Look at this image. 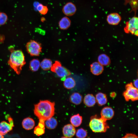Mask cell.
<instances>
[{"mask_svg": "<svg viewBox=\"0 0 138 138\" xmlns=\"http://www.w3.org/2000/svg\"><path fill=\"white\" fill-rule=\"evenodd\" d=\"M55 103L48 100L40 101L34 105V114L39 119L45 121L54 114Z\"/></svg>", "mask_w": 138, "mask_h": 138, "instance_id": "1", "label": "cell"}, {"mask_svg": "<svg viewBox=\"0 0 138 138\" xmlns=\"http://www.w3.org/2000/svg\"><path fill=\"white\" fill-rule=\"evenodd\" d=\"M9 49L11 53L8 64L17 74H19L26 63L24 54L20 50H15L12 48Z\"/></svg>", "mask_w": 138, "mask_h": 138, "instance_id": "2", "label": "cell"}, {"mask_svg": "<svg viewBox=\"0 0 138 138\" xmlns=\"http://www.w3.org/2000/svg\"><path fill=\"white\" fill-rule=\"evenodd\" d=\"M89 126L92 131L95 133L105 132L109 127L105 120L101 118L96 117L92 118L90 120Z\"/></svg>", "mask_w": 138, "mask_h": 138, "instance_id": "3", "label": "cell"}, {"mask_svg": "<svg viewBox=\"0 0 138 138\" xmlns=\"http://www.w3.org/2000/svg\"><path fill=\"white\" fill-rule=\"evenodd\" d=\"M26 46L27 51L31 56H39L42 52L41 44L34 40H31L28 42Z\"/></svg>", "mask_w": 138, "mask_h": 138, "instance_id": "4", "label": "cell"}, {"mask_svg": "<svg viewBox=\"0 0 138 138\" xmlns=\"http://www.w3.org/2000/svg\"><path fill=\"white\" fill-rule=\"evenodd\" d=\"M51 70L55 73L58 76L61 78L65 77L71 74L70 71L62 66L61 62L57 61H55L53 64Z\"/></svg>", "mask_w": 138, "mask_h": 138, "instance_id": "5", "label": "cell"}, {"mask_svg": "<svg viewBox=\"0 0 138 138\" xmlns=\"http://www.w3.org/2000/svg\"><path fill=\"white\" fill-rule=\"evenodd\" d=\"M138 19L134 17L126 23L124 30L126 33H130L136 36L138 35Z\"/></svg>", "mask_w": 138, "mask_h": 138, "instance_id": "6", "label": "cell"}, {"mask_svg": "<svg viewBox=\"0 0 138 138\" xmlns=\"http://www.w3.org/2000/svg\"><path fill=\"white\" fill-rule=\"evenodd\" d=\"M124 96L127 101H132L138 99V90L132 84H128L126 86V90L124 93Z\"/></svg>", "mask_w": 138, "mask_h": 138, "instance_id": "7", "label": "cell"}, {"mask_svg": "<svg viewBox=\"0 0 138 138\" xmlns=\"http://www.w3.org/2000/svg\"><path fill=\"white\" fill-rule=\"evenodd\" d=\"M8 119L9 123L4 121L0 123V133L3 135L11 131L14 126L12 119L10 118H8Z\"/></svg>", "mask_w": 138, "mask_h": 138, "instance_id": "8", "label": "cell"}, {"mask_svg": "<svg viewBox=\"0 0 138 138\" xmlns=\"http://www.w3.org/2000/svg\"><path fill=\"white\" fill-rule=\"evenodd\" d=\"M77 10L75 5L71 2H68L63 6L62 11L64 14L67 16H71L74 15Z\"/></svg>", "mask_w": 138, "mask_h": 138, "instance_id": "9", "label": "cell"}, {"mask_svg": "<svg viewBox=\"0 0 138 138\" xmlns=\"http://www.w3.org/2000/svg\"><path fill=\"white\" fill-rule=\"evenodd\" d=\"M62 132L64 136L71 138L75 135L76 130L75 127L72 124H68L63 127Z\"/></svg>", "mask_w": 138, "mask_h": 138, "instance_id": "10", "label": "cell"}, {"mask_svg": "<svg viewBox=\"0 0 138 138\" xmlns=\"http://www.w3.org/2000/svg\"><path fill=\"white\" fill-rule=\"evenodd\" d=\"M120 15L117 13H112L109 14L107 16V20L108 23L112 25L118 24L121 20Z\"/></svg>", "mask_w": 138, "mask_h": 138, "instance_id": "11", "label": "cell"}, {"mask_svg": "<svg viewBox=\"0 0 138 138\" xmlns=\"http://www.w3.org/2000/svg\"><path fill=\"white\" fill-rule=\"evenodd\" d=\"M114 114V112L112 108L107 107H104L102 109L101 112V118L106 121L112 118Z\"/></svg>", "mask_w": 138, "mask_h": 138, "instance_id": "12", "label": "cell"}, {"mask_svg": "<svg viewBox=\"0 0 138 138\" xmlns=\"http://www.w3.org/2000/svg\"><path fill=\"white\" fill-rule=\"evenodd\" d=\"M103 70V66L98 62H95L90 65L91 72L95 75H98L101 74Z\"/></svg>", "mask_w": 138, "mask_h": 138, "instance_id": "13", "label": "cell"}, {"mask_svg": "<svg viewBox=\"0 0 138 138\" xmlns=\"http://www.w3.org/2000/svg\"><path fill=\"white\" fill-rule=\"evenodd\" d=\"M44 120L39 119L38 125L34 128V133L38 136L43 134L45 132V124Z\"/></svg>", "mask_w": 138, "mask_h": 138, "instance_id": "14", "label": "cell"}, {"mask_svg": "<svg viewBox=\"0 0 138 138\" xmlns=\"http://www.w3.org/2000/svg\"><path fill=\"white\" fill-rule=\"evenodd\" d=\"M22 124L24 129L27 130H29L33 128L35 123L34 120L32 118L27 117L23 120Z\"/></svg>", "mask_w": 138, "mask_h": 138, "instance_id": "15", "label": "cell"}, {"mask_svg": "<svg viewBox=\"0 0 138 138\" xmlns=\"http://www.w3.org/2000/svg\"><path fill=\"white\" fill-rule=\"evenodd\" d=\"M71 21L67 17L65 16L62 18L59 22V26L60 28L62 30H66L70 26Z\"/></svg>", "mask_w": 138, "mask_h": 138, "instance_id": "16", "label": "cell"}, {"mask_svg": "<svg viewBox=\"0 0 138 138\" xmlns=\"http://www.w3.org/2000/svg\"><path fill=\"white\" fill-rule=\"evenodd\" d=\"M84 102L86 106L91 107L95 105L96 100L95 97L93 95L88 94L85 96L84 99Z\"/></svg>", "mask_w": 138, "mask_h": 138, "instance_id": "17", "label": "cell"}, {"mask_svg": "<svg viewBox=\"0 0 138 138\" xmlns=\"http://www.w3.org/2000/svg\"><path fill=\"white\" fill-rule=\"evenodd\" d=\"M82 97L79 93L75 92L72 94L70 96V100L71 102L76 105L80 103L82 100Z\"/></svg>", "mask_w": 138, "mask_h": 138, "instance_id": "18", "label": "cell"}, {"mask_svg": "<svg viewBox=\"0 0 138 138\" xmlns=\"http://www.w3.org/2000/svg\"><path fill=\"white\" fill-rule=\"evenodd\" d=\"M45 126L48 129H55L57 125V120L53 117L50 118L45 120Z\"/></svg>", "mask_w": 138, "mask_h": 138, "instance_id": "19", "label": "cell"}, {"mask_svg": "<svg viewBox=\"0 0 138 138\" xmlns=\"http://www.w3.org/2000/svg\"><path fill=\"white\" fill-rule=\"evenodd\" d=\"M82 118L78 114L74 115L71 118L70 122L73 126L75 127H77L79 126L82 122Z\"/></svg>", "mask_w": 138, "mask_h": 138, "instance_id": "20", "label": "cell"}, {"mask_svg": "<svg viewBox=\"0 0 138 138\" xmlns=\"http://www.w3.org/2000/svg\"><path fill=\"white\" fill-rule=\"evenodd\" d=\"M98 62L102 66H107L110 63V60L109 57L106 54H102L98 56Z\"/></svg>", "mask_w": 138, "mask_h": 138, "instance_id": "21", "label": "cell"}, {"mask_svg": "<svg viewBox=\"0 0 138 138\" xmlns=\"http://www.w3.org/2000/svg\"><path fill=\"white\" fill-rule=\"evenodd\" d=\"M63 84L65 88L70 89L74 87L76 85V82L73 77H67L64 80Z\"/></svg>", "mask_w": 138, "mask_h": 138, "instance_id": "22", "label": "cell"}, {"mask_svg": "<svg viewBox=\"0 0 138 138\" xmlns=\"http://www.w3.org/2000/svg\"><path fill=\"white\" fill-rule=\"evenodd\" d=\"M53 64L52 61L49 59L45 58L40 62V66L44 71H47L51 69Z\"/></svg>", "mask_w": 138, "mask_h": 138, "instance_id": "23", "label": "cell"}, {"mask_svg": "<svg viewBox=\"0 0 138 138\" xmlns=\"http://www.w3.org/2000/svg\"><path fill=\"white\" fill-rule=\"evenodd\" d=\"M95 98L96 101L101 106L105 104L107 101L106 95L102 93H99L97 94L96 95Z\"/></svg>", "mask_w": 138, "mask_h": 138, "instance_id": "24", "label": "cell"}, {"mask_svg": "<svg viewBox=\"0 0 138 138\" xmlns=\"http://www.w3.org/2000/svg\"><path fill=\"white\" fill-rule=\"evenodd\" d=\"M40 66V62L38 59H33L30 62L29 68L32 72H36L38 71Z\"/></svg>", "mask_w": 138, "mask_h": 138, "instance_id": "25", "label": "cell"}, {"mask_svg": "<svg viewBox=\"0 0 138 138\" xmlns=\"http://www.w3.org/2000/svg\"><path fill=\"white\" fill-rule=\"evenodd\" d=\"M36 9L39 13L42 15H45L48 13V8L46 6L41 4H39L36 7Z\"/></svg>", "mask_w": 138, "mask_h": 138, "instance_id": "26", "label": "cell"}, {"mask_svg": "<svg viewBox=\"0 0 138 138\" xmlns=\"http://www.w3.org/2000/svg\"><path fill=\"white\" fill-rule=\"evenodd\" d=\"M75 134L77 138H85L87 135V131L82 128L77 129Z\"/></svg>", "mask_w": 138, "mask_h": 138, "instance_id": "27", "label": "cell"}, {"mask_svg": "<svg viewBox=\"0 0 138 138\" xmlns=\"http://www.w3.org/2000/svg\"><path fill=\"white\" fill-rule=\"evenodd\" d=\"M7 15L5 13L0 12V25L5 24L7 20Z\"/></svg>", "mask_w": 138, "mask_h": 138, "instance_id": "28", "label": "cell"}, {"mask_svg": "<svg viewBox=\"0 0 138 138\" xmlns=\"http://www.w3.org/2000/svg\"><path fill=\"white\" fill-rule=\"evenodd\" d=\"M122 138H138V136L134 134L128 133Z\"/></svg>", "mask_w": 138, "mask_h": 138, "instance_id": "29", "label": "cell"}, {"mask_svg": "<svg viewBox=\"0 0 138 138\" xmlns=\"http://www.w3.org/2000/svg\"><path fill=\"white\" fill-rule=\"evenodd\" d=\"M134 87L137 88H138V79H137L135 80L134 83Z\"/></svg>", "mask_w": 138, "mask_h": 138, "instance_id": "30", "label": "cell"}, {"mask_svg": "<svg viewBox=\"0 0 138 138\" xmlns=\"http://www.w3.org/2000/svg\"><path fill=\"white\" fill-rule=\"evenodd\" d=\"M0 138H4L3 135L0 133Z\"/></svg>", "mask_w": 138, "mask_h": 138, "instance_id": "31", "label": "cell"}, {"mask_svg": "<svg viewBox=\"0 0 138 138\" xmlns=\"http://www.w3.org/2000/svg\"><path fill=\"white\" fill-rule=\"evenodd\" d=\"M61 138H68L65 137L64 136L62 137Z\"/></svg>", "mask_w": 138, "mask_h": 138, "instance_id": "32", "label": "cell"}]
</instances>
